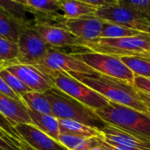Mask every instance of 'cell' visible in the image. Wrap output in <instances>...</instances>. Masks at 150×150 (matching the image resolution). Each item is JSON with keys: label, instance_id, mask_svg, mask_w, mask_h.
<instances>
[{"label": "cell", "instance_id": "32", "mask_svg": "<svg viewBox=\"0 0 150 150\" xmlns=\"http://www.w3.org/2000/svg\"><path fill=\"white\" fill-rule=\"evenodd\" d=\"M98 146L99 148H101L104 150H139V149H128V148H125L122 146H119V145H112V144H109L106 143L105 142H104L102 139L98 138Z\"/></svg>", "mask_w": 150, "mask_h": 150}, {"label": "cell", "instance_id": "21", "mask_svg": "<svg viewBox=\"0 0 150 150\" xmlns=\"http://www.w3.org/2000/svg\"><path fill=\"white\" fill-rule=\"evenodd\" d=\"M98 138H82L60 134L59 142L68 150H91L98 146Z\"/></svg>", "mask_w": 150, "mask_h": 150}, {"label": "cell", "instance_id": "15", "mask_svg": "<svg viewBox=\"0 0 150 150\" xmlns=\"http://www.w3.org/2000/svg\"><path fill=\"white\" fill-rule=\"evenodd\" d=\"M0 114H2L13 127L18 124H32L27 107L0 93Z\"/></svg>", "mask_w": 150, "mask_h": 150}, {"label": "cell", "instance_id": "14", "mask_svg": "<svg viewBox=\"0 0 150 150\" xmlns=\"http://www.w3.org/2000/svg\"><path fill=\"white\" fill-rule=\"evenodd\" d=\"M101 138L104 142L112 145H119L128 149L150 150V142L140 137L129 134L113 125L106 124L100 129Z\"/></svg>", "mask_w": 150, "mask_h": 150}, {"label": "cell", "instance_id": "9", "mask_svg": "<svg viewBox=\"0 0 150 150\" xmlns=\"http://www.w3.org/2000/svg\"><path fill=\"white\" fill-rule=\"evenodd\" d=\"M18 57L17 62L38 66L44 60L51 47L31 27H27L18 41Z\"/></svg>", "mask_w": 150, "mask_h": 150}, {"label": "cell", "instance_id": "25", "mask_svg": "<svg viewBox=\"0 0 150 150\" xmlns=\"http://www.w3.org/2000/svg\"><path fill=\"white\" fill-rule=\"evenodd\" d=\"M18 57V44L0 37V62H3L6 67L11 63L17 62Z\"/></svg>", "mask_w": 150, "mask_h": 150}, {"label": "cell", "instance_id": "22", "mask_svg": "<svg viewBox=\"0 0 150 150\" xmlns=\"http://www.w3.org/2000/svg\"><path fill=\"white\" fill-rule=\"evenodd\" d=\"M134 76L150 78V60L142 56H120Z\"/></svg>", "mask_w": 150, "mask_h": 150}, {"label": "cell", "instance_id": "36", "mask_svg": "<svg viewBox=\"0 0 150 150\" xmlns=\"http://www.w3.org/2000/svg\"><path fill=\"white\" fill-rule=\"evenodd\" d=\"M23 147H24V149L25 150H34V149H33L31 147H29L26 143H25L24 142V144H23Z\"/></svg>", "mask_w": 150, "mask_h": 150}, {"label": "cell", "instance_id": "8", "mask_svg": "<svg viewBox=\"0 0 150 150\" xmlns=\"http://www.w3.org/2000/svg\"><path fill=\"white\" fill-rule=\"evenodd\" d=\"M43 40L53 48L72 47L80 54L89 52L83 47V41L74 36L69 31L59 25H54L44 22H36L31 26Z\"/></svg>", "mask_w": 150, "mask_h": 150}, {"label": "cell", "instance_id": "7", "mask_svg": "<svg viewBox=\"0 0 150 150\" xmlns=\"http://www.w3.org/2000/svg\"><path fill=\"white\" fill-rule=\"evenodd\" d=\"M94 17L109 23L138 30L145 33L150 24L142 14L128 7L120 5L119 1L115 4L97 9Z\"/></svg>", "mask_w": 150, "mask_h": 150}, {"label": "cell", "instance_id": "40", "mask_svg": "<svg viewBox=\"0 0 150 150\" xmlns=\"http://www.w3.org/2000/svg\"><path fill=\"white\" fill-rule=\"evenodd\" d=\"M148 33V34H149L150 35V24L149 25V27H148V29H147V33Z\"/></svg>", "mask_w": 150, "mask_h": 150}, {"label": "cell", "instance_id": "28", "mask_svg": "<svg viewBox=\"0 0 150 150\" xmlns=\"http://www.w3.org/2000/svg\"><path fill=\"white\" fill-rule=\"evenodd\" d=\"M133 86L137 91H141L150 95V78L149 77L135 76Z\"/></svg>", "mask_w": 150, "mask_h": 150}, {"label": "cell", "instance_id": "10", "mask_svg": "<svg viewBox=\"0 0 150 150\" xmlns=\"http://www.w3.org/2000/svg\"><path fill=\"white\" fill-rule=\"evenodd\" d=\"M36 67L47 69L54 71H62L68 74H87L97 75L98 74L87 64L82 62L73 54H69L60 49L50 47L47 54L41 62V63Z\"/></svg>", "mask_w": 150, "mask_h": 150}, {"label": "cell", "instance_id": "11", "mask_svg": "<svg viewBox=\"0 0 150 150\" xmlns=\"http://www.w3.org/2000/svg\"><path fill=\"white\" fill-rule=\"evenodd\" d=\"M4 69L17 76L32 91L45 93L54 87L50 78L36 66L13 62Z\"/></svg>", "mask_w": 150, "mask_h": 150}, {"label": "cell", "instance_id": "38", "mask_svg": "<svg viewBox=\"0 0 150 150\" xmlns=\"http://www.w3.org/2000/svg\"><path fill=\"white\" fill-rule=\"evenodd\" d=\"M142 57H149V58H150V50H149V52L148 54H146L142 55Z\"/></svg>", "mask_w": 150, "mask_h": 150}, {"label": "cell", "instance_id": "6", "mask_svg": "<svg viewBox=\"0 0 150 150\" xmlns=\"http://www.w3.org/2000/svg\"><path fill=\"white\" fill-rule=\"evenodd\" d=\"M98 74L113 77L133 85L134 74L120 60V56L86 52L73 54Z\"/></svg>", "mask_w": 150, "mask_h": 150}, {"label": "cell", "instance_id": "31", "mask_svg": "<svg viewBox=\"0 0 150 150\" xmlns=\"http://www.w3.org/2000/svg\"><path fill=\"white\" fill-rule=\"evenodd\" d=\"M84 1L97 10L98 8H102L111 4H115L118 3L119 0H84Z\"/></svg>", "mask_w": 150, "mask_h": 150}, {"label": "cell", "instance_id": "30", "mask_svg": "<svg viewBox=\"0 0 150 150\" xmlns=\"http://www.w3.org/2000/svg\"><path fill=\"white\" fill-rule=\"evenodd\" d=\"M0 93L14 99V100H17L20 103H23V100H22V98L20 96H18L12 89L10 88V86L5 83V81L0 76ZM24 104V103H23Z\"/></svg>", "mask_w": 150, "mask_h": 150}, {"label": "cell", "instance_id": "41", "mask_svg": "<svg viewBox=\"0 0 150 150\" xmlns=\"http://www.w3.org/2000/svg\"><path fill=\"white\" fill-rule=\"evenodd\" d=\"M145 58H149V60H150V58H149V57H145Z\"/></svg>", "mask_w": 150, "mask_h": 150}, {"label": "cell", "instance_id": "17", "mask_svg": "<svg viewBox=\"0 0 150 150\" xmlns=\"http://www.w3.org/2000/svg\"><path fill=\"white\" fill-rule=\"evenodd\" d=\"M60 134L82 138H101V130L71 120H58Z\"/></svg>", "mask_w": 150, "mask_h": 150}, {"label": "cell", "instance_id": "26", "mask_svg": "<svg viewBox=\"0 0 150 150\" xmlns=\"http://www.w3.org/2000/svg\"><path fill=\"white\" fill-rule=\"evenodd\" d=\"M0 76L5 81V83L12 89L18 96L22 97L24 94L32 91L27 86H25L17 76L9 72L6 69H3L0 70Z\"/></svg>", "mask_w": 150, "mask_h": 150}, {"label": "cell", "instance_id": "1", "mask_svg": "<svg viewBox=\"0 0 150 150\" xmlns=\"http://www.w3.org/2000/svg\"><path fill=\"white\" fill-rule=\"evenodd\" d=\"M69 75L82 82L110 102L149 114L147 105L141 99L138 91L132 84L101 74L87 75L72 73Z\"/></svg>", "mask_w": 150, "mask_h": 150}, {"label": "cell", "instance_id": "4", "mask_svg": "<svg viewBox=\"0 0 150 150\" xmlns=\"http://www.w3.org/2000/svg\"><path fill=\"white\" fill-rule=\"evenodd\" d=\"M38 68L50 78L55 88L91 110H100L109 105V100L70 75L62 71H54L40 67Z\"/></svg>", "mask_w": 150, "mask_h": 150}, {"label": "cell", "instance_id": "19", "mask_svg": "<svg viewBox=\"0 0 150 150\" xmlns=\"http://www.w3.org/2000/svg\"><path fill=\"white\" fill-rule=\"evenodd\" d=\"M62 15L65 18L75 19L94 16L96 9L84 0H61Z\"/></svg>", "mask_w": 150, "mask_h": 150}, {"label": "cell", "instance_id": "27", "mask_svg": "<svg viewBox=\"0 0 150 150\" xmlns=\"http://www.w3.org/2000/svg\"><path fill=\"white\" fill-rule=\"evenodd\" d=\"M119 4L139 12L150 23V0H119Z\"/></svg>", "mask_w": 150, "mask_h": 150}, {"label": "cell", "instance_id": "12", "mask_svg": "<svg viewBox=\"0 0 150 150\" xmlns=\"http://www.w3.org/2000/svg\"><path fill=\"white\" fill-rule=\"evenodd\" d=\"M104 20L94 16L83 17L75 19H68L64 17L62 19L61 25L69 31L74 36L83 42H90L99 38Z\"/></svg>", "mask_w": 150, "mask_h": 150}, {"label": "cell", "instance_id": "33", "mask_svg": "<svg viewBox=\"0 0 150 150\" xmlns=\"http://www.w3.org/2000/svg\"><path fill=\"white\" fill-rule=\"evenodd\" d=\"M0 137H2L3 139H4L9 144H11V145H12V146H14V147L19 148L20 149L25 150L24 149V148H23V145H22L20 142H18V141H16L15 139H13L12 137H11L7 133H5V132H4L3 129H1V128H0Z\"/></svg>", "mask_w": 150, "mask_h": 150}, {"label": "cell", "instance_id": "35", "mask_svg": "<svg viewBox=\"0 0 150 150\" xmlns=\"http://www.w3.org/2000/svg\"><path fill=\"white\" fill-rule=\"evenodd\" d=\"M138 94L141 98V99L145 103V105H147L148 109H149V112L150 114V95L149 94H146V93H143V92H141V91H138Z\"/></svg>", "mask_w": 150, "mask_h": 150}, {"label": "cell", "instance_id": "13", "mask_svg": "<svg viewBox=\"0 0 150 150\" xmlns=\"http://www.w3.org/2000/svg\"><path fill=\"white\" fill-rule=\"evenodd\" d=\"M22 141L34 150H68L60 142L46 134L32 124H18L14 127Z\"/></svg>", "mask_w": 150, "mask_h": 150}, {"label": "cell", "instance_id": "16", "mask_svg": "<svg viewBox=\"0 0 150 150\" xmlns=\"http://www.w3.org/2000/svg\"><path fill=\"white\" fill-rule=\"evenodd\" d=\"M30 25H25L0 9V37L18 43L23 32Z\"/></svg>", "mask_w": 150, "mask_h": 150}, {"label": "cell", "instance_id": "24", "mask_svg": "<svg viewBox=\"0 0 150 150\" xmlns=\"http://www.w3.org/2000/svg\"><path fill=\"white\" fill-rule=\"evenodd\" d=\"M0 9L4 11L15 19L29 25L26 17V13L29 11L20 0H0Z\"/></svg>", "mask_w": 150, "mask_h": 150}, {"label": "cell", "instance_id": "2", "mask_svg": "<svg viewBox=\"0 0 150 150\" xmlns=\"http://www.w3.org/2000/svg\"><path fill=\"white\" fill-rule=\"evenodd\" d=\"M94 112L105 123L113 125L150 142V114L112 102L106 107Z\"/></svg>", "mask_w": 150, "mask_h": 150}, {"label": "cell", "instance_id": "18", "mask_svg": "<svg viewBox=\"0 0 150 150\" xmlns=\"http://www.w3.org/2000/svg\"><path fill=\"white\" fill-rule=\"evenodd\" d=\"M28 113L32 120V125L59 142L60 129L58 119L53 115L43 114L31 110H28Z\"/></svg>", "mask_w": 150, "mask_h": 150}, {"label": "cell", "instance_id": "34", "mask_svg": "<svg viewBox=\"0 0 150 150\" xmlns=\"http://www.w3.org/2000/svg\"><path fill=\"white\" fill-rule=\"evenodd\" d=\"M0 148L4 149L5 150H22L20 149L19 148L14 147L11 144H9L4 139H3L2 137H0Z\"/></svg>", "mask_w": 150, "mask_h": 150}, {"label": "cell", "instance_id": "37", "mask_svg": "<svg viewBox=\"0 0 150 150\" xmlns=\"http://www.w3.org/2000/svg\"><path fill=\"white\" fill-rule=\"evenodd\" d=\"M4 68H5V65H4L3 62H0V70H1V69H4Z\"/></svg>", "mask_w": 150, "mask_h": 150}, {"label": "cell", "instance_id": "20", "mask_svg": "<svg viewBox=\"0 0 150 150\" xmlns=\"http://www.w3.org/2000/svg\"><path fill=\"white\" fill-rule=\"evenodd\" d=\"M21 98L24 105L27 107L28 110L43 114L53 115L51 105L45 93L30 91L24 94Z\"/></svg>", "mask_w": 150, "mask_h": 150}, {"label": "cell", "instance_id": "39", "mask_svg": "<svg viewBox=\"0 0 150 150\" xmlns=\"http://www.w3.org/2000/svg\"><path fill=\"white\" fill-rule=\"evenodd\" d=\"M91 150H104V149H101V148H99V147H96V148L91 149Z\"/></svg>", "mask_w": 150, "mask_h": 150}, {"label": "cell", "instance_id": "23", "mask_svg": "<svg viewBox=\"0 0 150 150\" xmlns=\"http://www.w3.org/2000/svg\"><path fill=\"white\" fill-rule=\"evenodd\" d=\"M142 33H145L140 32L138 30L127 28V27H125V26H122L120 25L104 21L103 28H102L99 38L113 39V38L133 37V36L140 35Z\"/></svg>", "mask_w": 150, "mask_h": 150}, {"label": "cell", "instance_id": "5", "mask_svg": "<svg viewBox=\"0 0 150 150\" xmlns=\"http://www.w3.org/2000/svg\"><path fill=\"white\" fill-rule=\"evenodd\" d=\"M83 47L91 52L117 56H142L150 50V35L142 33L124 38H98L90 42H83Z\"/></svg>", "mask_w": 150, "mask_h": 150}, {"label": "cell", "instance_id": "29", "mask_svg": "<svg viewBox=\"0 0 150 150\" xmlns=\"http://www.w3.org/2000/svg\"><path fill=\"white\" fill-rule=\"evenodd\" d=\"M0 128L3 129L5 133H7L11 137H12L13 139H15L16 141H18V142H20L22 145L24 144V142L22 141V139L18 135L14 127L2 115L0 114Z\"/></svg>", "mask_w": 150, "mask_h": 150}, {"label": "cell", "instance_id": "3", "mask_svg": "<svg viewBox=\"0 0 150 150\" xmlns=\"http://www.w3.org/2000/svg\"><path fill=\"white\" fill-rule=\"evenodd\" d=\"M52 109L53 116L58 120H71L86 126L102 129L105 123L96 112L79 101L54 87L45 92Z\"/></svg>", "mask_w": 150, "mask_h": 150}]
</instances>
